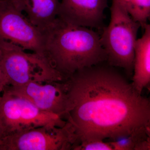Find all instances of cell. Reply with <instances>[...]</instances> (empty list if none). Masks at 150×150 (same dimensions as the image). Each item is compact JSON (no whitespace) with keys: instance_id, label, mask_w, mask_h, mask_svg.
<instances>
[{"instance_id":"13","label":"cell","mask_w":150,"mask_h":150,"mask_svg":"<svg viewBox=\"0 0 150 150\" xmlns=\"http://www.w3.org/2000/svg\"><path fill=\"white\" fill-rule=\"evenodd\" d=\"M135 21L144 28L150 17V0H116Z\"/></svg>"},{"instance_id":"1","label":"cell","mask_w":150,"mask_h":150,"mask_svg":"<svg viewBox=\"0 0 150 150\" xmlns=\"http://www.w3.org/2000/svg\"><path fill=\"white\" fill-rule=\"evenodd\" d=\"M103 63L64 81L68 97L64 119L74 133L72 150L82 142L111 141L150 126L149 100L115 67Z\"/></svg>"},{"instance_id":"14","label":"cell","mask_w":150,"mask_h":150,"mask_svg":"<svg viewBox=\"0 0 150 150\" xmlns=\"http://www.w3.org/2000/svg\"><path fill=\"white\" fill-rule=\"evenodd\" d=\"M74 150H113L109 142L95 140L82 142L74 148Z\"/></svg>"},{"instance_id":"2","label":"cell","mask_w":150,"mask_h":150,"mask_svg":"<svg viewBox=\"0 0 150 150\" xmlns=\"http://www.w3.org/2000/svg\"><path fill=\"white\" fill-rule=\"evenodd\" d=\"M41 33L44 61L65 80L79 70L107 61L100 35L91 28L57 17Z\"/></svg>"},{"instance_id":"3","label":"cell","mask_w":150,"mask_h":150,"mask_svg":"<svg viewBox=\"0 0 150 150\" xmlns=\"http://www.w3.org/2000/svg\"><path fill=\"white\" fill-rule=\"evenodd\" d=\"M110 21L103 28L100 42L107 56L108 64L123 69L132 76L134 51L141 25L135 21L116 0H112Z\"/></svg>"},{"instance_id":"16","label":"cell","mask_w":150,"mask_h":150,"mask_svg":"<svg viewBox=\"0 0 150 150\" xmlns=\"http://www.w3.org/2000/svg\"><path fill=\"white\" fill-rule=\"evenodd\" d=\"M4 137V132H3V129L0 126V143H1V140Z\"/></svg>"},{"instance_id":"12","label":"cell","mask_w":150,"mask_h":150,"mask_svg":"<svg viewBox=\"0 0 150 150\" xmlns=\"http://www.w3.org/2000/svg\"><path fill=\"white\" fill-rule=\"evenodd\" d=\"M108 142L113 150H150V126Z\"/></svg>"},{"instance_id":"9","label":"cell","mask_w":150,"mask_h":150,"mask_svg":"<svg viewBox=\"0 0 150 150\" xmlns=\"http://www.w3.org/2000/svg\"><path fill=\"white\" fill-rule=\"evenodd\" d=\"M108 0H61L58 17L68 23L102 29Z\"/></svg>"},{"instance_id":"4","label":"cell","mask_w":150,"mask_h":150,"mask_svg":"<svg viewBox=\"0 0 150 150\" xmlns=\"http://www.w3.org/2000/svg\"><path fill=\"white\" fill-rule=\"evenodd\" d=\"M0 64L6 86L65 80L37 54L9 42L0 41Z\"/></svg>"},{"instance_id":"8","label":"cell","mask_w":150,"mask_h":150,"mask_svg":"<svg viewBox=\"0 0 150 150\" xmlns=\"http://www.w3.org/2000/svg\"><path fill=\"white\" fill-rule=\"evenodd\" d=\"M4 90L27 100L40 110L64 118L68 97L64 81L30 82L20 86H7Z\"/></svg>"},{"instance_id":"5","label":"cell","mask_w":150,"mask_h":150,"mask_svg":"<svg viewBox=\"0 0 150 150\" xmlns=\"http://www.w3.org/2000/svg\"><path fill=\"white\" fill-rule=\"evenodd\" d=\"M66 123L61 116L40 110L4 90L0 96V126L4 137L46 125L62 127Z\"/></svg>"},{"instance_id":"6","label":"cell","mask_w":150,"mask_h":150,"mask_svg":"<svg viewBox=\"0 0 150 150\" xmlns=\"http://www.w3.org/2000/svg\"><path fill=\"white\" fill-rule=\"evenodd\" d=\"M0 41L19 46L37 54L44 61L42 33L12 0H0Z\"/></svg>"},{"instance_id":"11","label":"cell","mask_w":150,"mask_h":150,"mask_svg":"<svg viewBox=\"0 0 150 150\" xmlns=\"http://www.w3.org/2000/svg\"><path fill=\"white\" fill-rule=\"evenodd\" d=\"M144 34L136 41L132 83L142 93L150 83V25L145 26Z\"/></svg>"},{"instance_id":"15","label":"cell","mask_w":150,"mask_h":150,"mask_svg":"<svg viewBox=\"0 0 150 150\" xmlns=\"http://www.w3.org/2000/svg\"><path fill=\"white\" fill-rule=\"evenodd\" d=\"M6 86V84L5 79L3 74L1 64H0V96L2 93L4 89Z\"/></svg>"},{"instance_id":"10","label":"cell","mask_w":150,"mask_h":150,"mask_svg":"<svg viewBox=\"0 0 150 150\" xmlns=\"http://www.w3.org/2000/svg\"><path fill=\"white\" fill-rule=\"evenodd\" d=\"M33 24L41 32L58 17L61 0H12Z\"/></svg>"},{"instance_id":"7","label":"cell","mask_w":150,"mask_h":150,"mask_svg":"<svg viewBox=\"0 0 150 150\" xmlns=\"http://www.w3.org/2000/svg\"><path fill=\"white\" fill-rule=\"evenodd\" d=\"M75 139L71 127L46 125L3 137L0 150H72Z\"/></svg>"}]
</instances>
